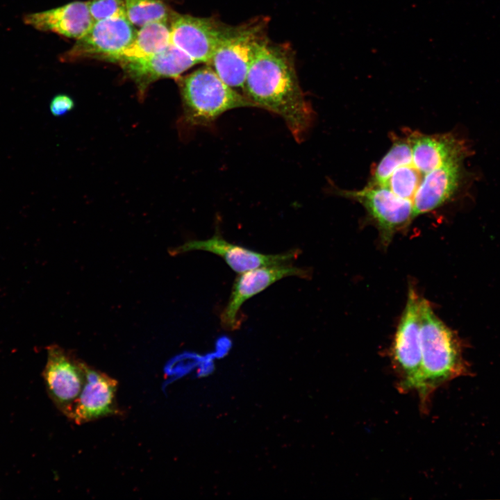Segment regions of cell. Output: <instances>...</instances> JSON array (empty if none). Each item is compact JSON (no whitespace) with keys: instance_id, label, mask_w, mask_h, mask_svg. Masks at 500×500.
<instances>
[{"instance_id":"1","label":"cell","mask_w":500,"mask_h":500,"mask_svg":"<svg viewBox=\"0 0 500 500\" xmlns=\"http://www.w3.org/2000/svg\"><path fill=\"white\" fill-rule=\"evenodd\" d=\"M242 90L256 107L281 117L294 139L302 140L312 110L299 85L288 47L265 40L249 66Z\"/></svg>"},{"instance_id":"2","label":"cell","mask_w":500,"mask_h":500,"mask_svg":"<svg viewBox=\"0 0 500 500\" xmlns=\"http://www.w3.org/2000/svg\"><path fill=\"white\" fill-rule=\"evenodd\" d=\"M419 315L422 385L418 394L425 408L435 389L465 374L467 367L456 336L422 298L419 300Z\"/></svg>"},{"instance_id":"3","label":"cell","mask_w":500,"mask_h":500,"mask_svg":"<svg viewBox=\"0 0 500 500\" xmlns=\"http://www.w3.org/2000/svg\"><path fill=\"white\" fill-rule=\"evenodd\" d=\"M178 85L184 119L189 125L206 126L229 110L256 106L225 83L210 66L180 78Z\"/></svg>"},{"instance_id":"4","label":"cell","mask_w":500,"mask_h":500,"mask_svg":"<svg viewBox=\"0 0 500 500\" xmlns=\"http://www.w3.org/2000/svg\"><path fill=\"white\" fill-rule=\"evenodd\" d=\"M266 22L254 20L229 26L209 65L219 78L233 88L243 89L255 54L267 40Z\"/></svg>"},{"instance_id":"5","label":"cell","mask_w":500,"mask_h":500,"mask_svg":"<svg viewBox=\"0 0 500 500\" xmlns=\"http://www.w3.org/2000/svg\"><path fill=\"white\" fill-rule=\"evenodd\" d=\"M419 300L413 288L408 291L404 311L392 345V358L403 391H419L422 385Z\"/></svg>"},{"instance_id":"6","label":"cell","mask_w":500,"mask_h":500,"mask_svg":"<svg viewBox=\"0 0 500 500\" xmlns=\"http://www.w3.org/2000/svg\"><path fill=\"white\" fill-rule=\"evenodd\" d=\"M126 16L94 22L61 56L62 61L93 58L112 62L133 40L137 30Z\"/></svg>"},{"instance_id":"7","label":"cell","mask_w":500,"mask_h":500,"mask_svg":"<svg viewBox=\"0 0 500 500\" xmlns=\"http://www.w3.org/2000/svg\"><path fill=\"white\" fill-rule=\"evenodd\" d=\"M88 365L57 345L47 349L42 376L48 395L58 410L69 419L85 385Z\"/></svg>"},{"instance_id":"8","label":"cell","mask_w":500,"mask_h":500,"mask_svg":"<svg viewBox=\"0 0 500 500\" xmlns=\"http://www.w3.org/2000/svg\"><path fill=\"white\" fill-rule=\"evenodd\" d=\"M338 194L359 202L377 223L383 240L388 242L394 233L415 218L412 203L401 199L383 185L369 183L357 190H339Z\"/></svg>"},{"instance_id":"9","label":"cell","mask_w":500,"mask_h":500,"mask_svg":"<svg viewBox=\"0 0 500 500\" xmlns=\"http://www.w3.org/2000/svg\"><path fill=\"white\" fill-rule=\"evenodd\" d=\"M228 27L212 17L175 12L170 24L171 42L197 63L209 64Z\"/></svg>"},{"instance_id":"10","label":"cell","mask_w":500,"mask_h":500,"mask_svg":"<svg viewBox=\"0 0 500 500\" xmlns=\"http://www.w3.org/2000/svg\"><path fill=\"white\" fill-rule=\"evenodd\" d=\"M308 272L291 263L264 266L239 274L235 278L231 295L220 315L222 326L234 331L240 326L239 312L242 304L260 293L275 282L288 276L306 278Z\"/></svg>"},{"instance_id":"11","label":"cell","mask_w":500,"mask_h":500,"mask_svg":"<svg viewBox=\"0 0 500 500\" xmlns=\"http://www.w3.org/2000/svg\"><path fill=\"white\" fill-rule=\"evenodd\" d=\"M201 250L221 257L235 272L242 273L264 266L291 263L299 255L296 249L278 254H264L249 249L230 243L219 233L204 240H190L172 250L178 254L187 251Z\"/></svg>"},{"instance_id":"12","label":"cell","mask_w":500,"mask_h":500,"mask_svg":"<svg viewBox=\"0 0 500 500\" xmlns=\"http://www.w3.org/2000/svg\"><path fill=\"white\" fill-rule=\"evenodd\" d=\"M117 386L116 379L88 365L85 385L69 419L80 425L121 414L116 400Z\"/></svg>"},{"instance_id":"13","label":"cell","mask_w":500,"mask_h":500,"mask_svg":"<svg viewBox=\"0 0 500 500\" xmlns=\"http://www.w3.org/2000/svg\"><path fill=\"white\" fill-rule=\"evenodd\" d=\"M196 64L191 57L171 42L158 53L119 65L137 86L140 96H144L153 82L163 78H179Z\"/></svg>"},{"instance_id":"14","label":"cell","mask_w":500,"mask_h":500,"mask_svg":"<svg viewBox=\"0 0 500 500\" xmlns=\"http://www.w3.org/2000/svg\"><path fill=\"white\" fill-rule=\"evenodd\" d=\"M411 145L412 164L424 176L449 162L462 160L467 148L450 133L427 135L418 131L406 133Z\"/></svg>"},{"instance_id":"15","label":"cell","mask_w":500,"mask_h":500,"mask_svg":"<svg viewBox=\"0 0 500 500\" xmlns=\"http://www.w3.org/2000/svg\"><path fill=\"white\" fill-rule=\"evenodd\" d=\"M23 21L38 31L76 40L82 37L94 22L88 1H74L50 10L28 13L24 15Z\"/></svg>"},{"instance_id":"16","label":"cell","mask_w":500,"mask_h":500,"mask_svg":"<svg viewBox=\"0 0 500 500\" xmlns=\"http://www.w3.org/2000/svg\"><path fill=\"white\" fill-rule=\"evenodd\" d=\"M462 161L449 162L424 176L413 199L415 217L435 210L452 197L460 182Z\"/></svg>"},{"instance_id":"17","label":"cell","mask_w":500,"mask_h":500,"mask_svg":"<svg viewBox=\"0 0 500 500\" xmlns=\"http://www.w3.org/2000/svg\"><path fill=\"white\" fill-rule=\"evenodd\" d=\"M168 22L157 21L140 27L132 42L112 62L120 63L145 58L165 49L171 43Z\"/></svg>"},{"instance_id":"18","label":"cell","mask_w":500,"mask_h":500,"mask_svg":"<svg viewBox=\"0 0 500 500\" xmlns=\"http://www.w3.org/2000/svg\"><path fill=\"white\" fill-rule=\"evenodd\" d=\"M126 15L135 26L157 21L169 22L175 12L163 0H124Z\"/></svg>"},{"instance_id":"19","label":"cell","mask_w":500,"mask_h":500,"mask_svg":"<svg viewBox=\"0 0 500 500\" xmlns=\"http://www.w3.org/2000/svg\"><path fill=\"white\" fill-rule=\"evenodd\" d=\"M423 178L424 176L412 165L411 160L396 167L380 185L386 187L395 195L413 205L414 197Z\"/></svg>"},{"instance_id":"20","label":"cell","mask_w":500,"mask_h":500,"mask_svg":"<svg viewBox=\"0 0 500 500\" xmlns=\"http://www.w3.org/2000/svg\"><path fill=\"white\" fill-rule=\"evenodd\" d=\"M88 6L94 22L126 16L124 0H90Z\"/></svg>"},{"instance_id":"21","label":"cell","mask_w":500,"mask_h":500,"mask_svg":"<svg viewBox=\"0 0 500 500\" xmlns=\"http://www.w3.org/2000/svg\"><path fill=\"white\" fill-rule=\"evenodd\" d=\"M74 106V101L69 96L58 94L52 99L50 103V111L54 116H62L72 110Z\"/></svg>"}]
</instances>
